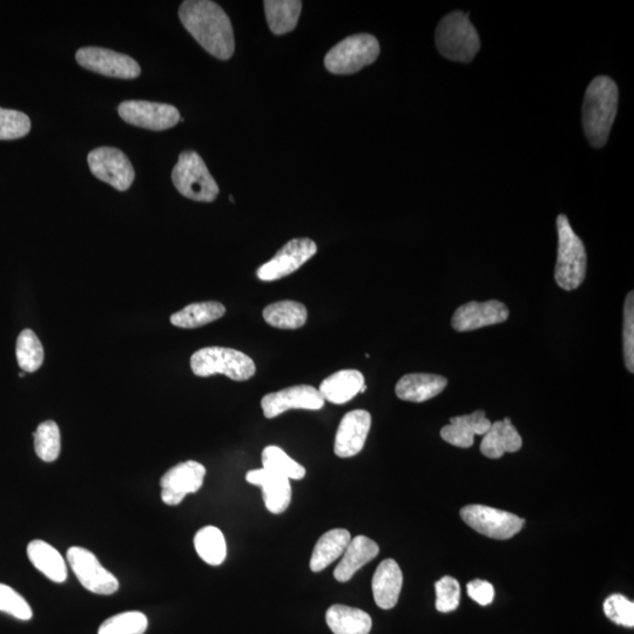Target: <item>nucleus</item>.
<instances>
[{
    "label": "nucleus",
    "mask_w": 634,
    "mask_h": 634,
    "mask_svg": "<svg viewBox=\"0 0 634 634\" xmlns=\"http://www.w3.org/2000/svg\"><path fill=\"white\" fill-rule=\"evenodd\" d=\"M380 44L372 35H355L342 40L327 53L325 65L334 74H353L376 62Z\"/></svg>",
    "instance_id": "nucleus-7"
},
{
    "label": "nucleus",
    "mask_w": 634,
    "mask_h": 634,
    "mask_svg": "<svg viewBox=\"0 0 634 634\" xmlns=\"http://www.w3.org/2000/svg\"><path fill=\"white\" fill-rule=\"evenodd\" d=\"M206 476V468L199 462L187 461L175 465L161 478V499L175 507L185 497L201 489Z\"/></svg>",
    "instance_id": "nucleus-13"
},
{
    "label": "nucleus",
    "mask_w": 634,
    "mask_h": 634,
    "mask_svg": "<svg viewBox=\"0 0 634 634\" xmlns=\"http://www.w3.org/2000/svg\"><path fill=\"white\" fill-rule=\"evenodd\" d=\"M119 116L127 124L152 131H165L180 121L177 107L152 101L128 100L118 107Z\"/></svg>",
    "instance_id": "nucleus-11"
},
{
    "label": "nucleus",
    "mask_w": 634,
    "mask_h": 634,
    "mask_svg": "<svg viewBox=\"0 0 634 634\" xmlns=\"http://www.w3.org/2000/svg\"><path fill=\"white\" fill-rule=\"evenodd\" d=\"M33 436H35V449L40 460L47 463L55 462L62 449L58 424L53 421L43 422L39 424Z\"/></svg>",
    "instance_id": "nucleus-34"
},
{
    "label": "nucleus",
    "mask_w": 634,
    "mask_h": 634,
    "mask_svg": "<svg viewBox=\"0 0 634 634\" xmlns=\"http://www.w3.org/2000/svg\"><path fill=\"white\" fill-rule=\"evenodd\" d=\"M263 469L274 472L288 478V480L300 481L306 476V469L290 458L285 451L275 445H269L262 451Z\"/></svg>",
    "instance_id": "nucleus-33"
},
{
    "label": "nucleus",
    "mask_w": 634,
    "mask_h": 634,
    "mask_svg": "<svg viewBox=\"0 0 634 634\" xmlns=\"http://www.w3.org/2000/svg\"><path fill=\"white\" fill-rule=\"evenodd\" d=\"M326 620L334 634H369L373 626L367 612L339 604L329 607Z\"/></svg>",
    "instance_id": "nucleus-25"
},
{
    "label": "nucleus",
    "mask_w": 634,
    "mask_h": 634,
    "mask_svg": "<svg viewBox=\"0 0 634 634\" xmlns=\"http://www.w3.org/2000/svg\"><path fill=\"white\" fill-rule=\"evenodd\" d=\"M491 422L483 410L471 415L453 417L449 426L441 430L443 440L455 447L467 449L474 445L475 436H484L491 428Z\"/></svg>",
    "instance_id": "nucleus-19"
},
{
    "label": "nucleus",
    "mask_w": 634,
    "mask_h": 634,
    "mask_svg": "<svg viewBox=\"0 0 634 634\" xmlns=\"http://www.w3.org/2000/svg\"><path fill=\"white\" fill-rule=\"evenodd\" d=\"M317 253V246L310 239H294L287 242L271 261L258 269L261 281H276L298 271Z\"/></svg>",
    "instance_id": "nucleus-14"
},
{
    "label": "nucleus",
    "mask_w": 634,
    "mask_h": 634,
    "mask_svg": "<svg viewBox=\"0 0 634 634\" xmlns=\"http://www.w3.org/2000/svg\"><path fill=\"white\" fill-rule=\"evenodd\" d=\"M468 595L477 604L482 606L490 605L494 602L495 589L487 580L475 579L467 586Z\"/></svg>",
    "instance_id": "nucleus-41"
},
{
    "label": "nucleus",
    "mask_w": 634,
    "mask_h": 634,
    "mask_svg": "<svg viewBox=\"0 0 634 634\" xmlns=\"http://www.w3.org/2000/svg\"><path fill=\"white\" fill-rule=\"evenodd\" d=\"M77 63L84 69L103 76L119 79H136L140 65L130 56L101 47H84L76 53Z\"/></svg>",
    "instance_id": "nucleus-12"
},
{
    "label": "nucleus",
    "mask_w": 634,
    "mask_h": 634,
    "mask_svg": "<svg viewBox=\"0 0 634 634\" xmlns=\"http://www.w3.org/2000/svg\"><path fill=\"white\" fill-rule=\"evenodd\" d=\"M350 541L352 536L346 529H334L323 534L315 544L312 558H310V570L313 572L325 570L336 559L342 557Z\"/></svg>",
    "instance_id": "nucleus-26"
},
{
    "label": "nucleus",
    "mask_w": 634,
    "mask_h": 634,
    "mask_svg": "<svg viewBox=\"0 0 634 634\" xmlns=\"http://www.w3.org/2000/svg\"><path fill=\"white\" fill-rule=\"evenodd\" d=\"M263 5H265L269 29L274 35H286L298 25L302 2H298V0H276V2L275 0H266Z\"/></svg>",
    "instance_id": "nucleus-28"
},
{
    "label": "nucleus",
    "mask_w": 634,
    "mask_h": 634,
    "mask_svg": "<svg viewBox=\"0 0 634 634\" xmlns=\"http://www.w3.org/2000/svg\"><path fill=\"white\" fill-rule=\"evenodd\" d=\"M604 612L613 623L634 626V604L623 595H612L605 600Z\"/></svg>",
    "instance_id": "nucleus-39"
},
{
    "label": "nucleus",
    "mask_w": 634,
    "mask_h": 634,
    "mask_svg": "<svg viewBox=\"0 0 634 634\" xmlns=\"http://www.w3.org/2000/svg\"><path fill=\"white\" fill-rule=\"evenodd\" d=\"M0 611L20 620H30L33 616L29 603L5 584H0Z\"/></svg>",
    "instance_id": "nucleus-38"
},
{
    "label": "nucleus",
    "mask_w": 634,
    "mask_h": 634,
    "mask_svg": "<svg viewBox=\"0 0 634 634\" xmlns=\"http://www.w3.org/2000/svg\"><path fill=\"white\" fill-rule=\"evenodd\" d=\"M90 170L94 177L125 192L136 179V172L127 155L114 147H99L87 157Z\"/></svg>",
    "instance_id": "nucleus-9"
},
{
    "label": "nucleus",
    "mask_w": 634,
    "mask_h": 634,
    "mask_svg": "<svg viewBox=\"0 0 634 634\" xmlns=\"http://www.w3.org/2000/svg\"><path fill=\"white\" fill-rule=\"evenodd\" d=\"M246 481L260 487L263 502L272 514H283L289 508L292 502V485L288 478L262 468L248 471Z\"/></svg>",
    "instance_id": "nucleus-18"
},
{
    "label": "nucleus",
    "mask_w": 634,
    "mask_h": 634,
    "mask_svg": "<svg viewBox=\"0 0 634 634\" xmlns=\"http://www.w3.org/2000/svg\"><path fill=\"white\" fill-rule=\"evenodd\" d=\"M380 548L373 539L356 536L343 552L341 562L336 566L334 577L337 582L347 583L357 571L372 562L379 555Z\"/></svg>",
    "instance_id": "nucleus-21"
},
{
    "label": "nucleus",
    "mask_w": 634,
    "mask_h": 634,
    "mask_svg": "<svg viewBox=\"0 0 634 634\" xmlns=\"http://www.w3.org/2000/svg\"><path fill=\"white\" fill-rule=\"evenodd\" d=\"M372 427V415L367 410L349 411L343 416L336 431L334 453L340 458L354 457L360 454Z\"/></svg>",
    "instance_id": "nucleus-17"
},
{
    "label": "nucleus",
    "mask_w": 634,
    "mask_h": 634,
    "mask_svg": "<svg viewBox=\"0 0 634 634\" xmlns=\"http://www.w3.org/2000/svg\"><path fill=\"white\" fill-rule=\"evenodd\" d=\"M147 626L148 620L144 613L130 611L106 619L100 625L98 634H144Z\"/></svg>",
    "instance_id": "nucleus-35"
},
{
    "label": "nucleus",
    "mask_w": 634,
    "mask_h": 634,
    "mask_svg": "<svg viewBox=\"0 0 634 634\" xmlns=\"http://www.w3.org/2000/svg\"><path fill=\"white\" fill-rule=\"evenodd\" d=\"M194 546L199 557L205 563L219 566L225 562L227 545L224 534L215 526H206L194 537Z\"/></svg>",
    "instance_id": "nucleus-31"
},
{
    "label": "nucleus",
    "mask_w": 634,
    "mask_h": 634,
    "mask_svg": "<svg viewBox=\"0 0 634 634\" xmlns=\"http://www.w3.org/2000/svg\"><path fill=\"white\" fill-rule=\"evenodd\" d=\"M436 589V609L438 612H453L460 606L461 586L457 580L450 576H445L438 580Z\"/></svg>",
    "instance_id": "nucleus-37"
},
{
    "label": "nucleus",
    "mask_w": 634,
    "mask_h": 634,
    "mask_svg": "<svg viewBox=\"0 0 634 634\" xmlns=\"http://www.w3.org/2000/svg\"><path fill=\"white\" fill-rule=\"evenodd\" d=\"M263 319L274 328L299 329L306 325L308 312L300 302L280 301L263 309Z\"/></svg>",
    "instance_id": "nucleus-30"
},
{
    "label": "nucleus",
    "mask_w": 634,
    "mask_h": 634,
    "mask_svg": "<svg viewBox=\"0 0 634 634\" xmlns=\"http://www.w3.org/2000/svg\"><path fill=\"white\" fill-rule=\"evenodd\" d=\"M226 314L222 303L215 301L192 303L171 316V323L175 327L194 329L208 325L221 319Z\"/></svg>",
    "instance_id": "nucleus-29"
},
{
    "label": "nucleus",
    "mask_w": 634,
    "mask_h": 634,
    "mask_svg": "<svg viewBox=\"0 0 634 634\" xmlns=\"http://www.w3.org/2000/svg\"><path fill=\"white\" fill-rule=\"evenodd\" d=\"M28 556L33 566L55 583L67 579L64 558L52 545L43 541H33L28 546Z\"/></svg>",
    "instance_id": "nucleus-27"
},
{
    "label": "nucleus",
    "mask_w": 634,
    "mask_h": 634,
    "mask_svg": "<svg viewBox=\"0 0 634 634\" xmlns=\"http://www.w3.org/2000/svg\"><path fill=\"white\" fill-rule=\"evenodd\" d=\"M194 375L208 377L222 374L234 381H247L255 375L256 367L251 357L232 348L207 347L191 357Z\"/></svg>",
    "instance_id": "nucleus-5"
},
{
    "label": "nucleus",
    "mask_w": 634,
    "mask_h": 634,
    "mask_svg": "<svg viewBox=\"0 0 634 634\" xmlns=\"http://www.w3.org/2000/svg\"><path fill=\"white\" fill-rule=\"evenodd\" d=\"M364 382L366 380L359 370H340V372L327 377L321 383L319 391L325 402L345 404L361 393L362 387L366 384Z\"/></svg>",
    "instance_id": "nucleus-24"
},
{
    "label": "nucleus",
    "mask_w": 634,
    "mask_h": 634,
    "mask_svg": "<svg viewBox=\"0 0 634 634\" xmlns=\"http://www.w3.org/2000/svg\"><path fill=\"white\" fill-rule=\"evenodd\" d=\"M31 120L25 113L0 107V140H16L28 136Z\"/></svg>",
    "instance_id": "nucleus-36"
},
{
    "label": "nucleus",
    "mask_w": 634,
    "mask_h": 634,
    "mask_svg": "<svg viewBox=\"0 0 634 634\" xmlns=\"http://www.w3.org/2000/svg\"><path fill=\"white\" fill-rule=\"evenodd\" d=\"M179 17L192 37L215 58L231 59L235 40L231 19L217 3L187 0L180 6Z\"/></svg>",
    "instance_id": "nucleus-1"
},
{
    "label": "nucleus",
    "mask_w": 634,
    "mask_h": 634,
    "mask_svg": "<svg viewBox=\"0 0 634 634\" xmlns=\"http://www.w3.org/2000/svg\"><path fill=\"white\" fill-rule=\"evenodd\" d=\"M16 356L18 366L26 373H35L43 366L44 348L33 330L25 329L19 334Z\"/></svg>",
    "instance_id": "nucleus-32"
},
{
    "label": "nucleus",
    "mask_w": 634,
    "mask_h": 634,
    "mask_svg": "<svg viewBox=\"0 0 634 634\" xmlns=\"http://www.w3.org/2000/svg\"><path fill=\"white\" fill-rule=\"evenodd\" d=\"M441 55L453 62L470 63L481 49V40L468 15L460 11L445 16L436 29Z\"/></svg>",
    "instance_id": "nucleus-4"
},
{
    "label": "nucleus",
    "mask_w": 634,
    "mask_h": 634,
    "mask_svg": "<svg viewBox=\"0 0 634 634\" xmlns=\"http://www.w3.org/2000/svg\"><path fill=\"white\" fill-rule=\"evenodd\" d=\"M448 380L435 374H408L396 384V395L402 401L422 403L440 395Z\"/></svg>",
    "instance_id": "nucleus-22"
},
{
    "label": "nucleus",
    "mask_w": 634,
    "mask_h": 634,
    "mask_svg": "<svg viewBox=\"0 0 634 634\" xmlns=\"http://www.w3.org/2000/svg\"><path fill=\"white\" fill-rule=\"evenodd\" d=\"M634 298L633 292L627 295L624 307V357L626 368L634 372Z\"/></svg>",
    "instance_id": "nucleus-40"
},
{
    "label": "nucleus",
    "mask_w": 634,
    "mask_h": 634,
    "mask_svg": "<svg viewBox=\"0 0 634 634\" xmlns=\"http://www.w3.org/2000/svg\"><path fill=\"white\" fill-rule=\"evenodd\" d=\"M175 188L184 197L199 201L212 202L220 193L217 181L198 153L187 151L179 155L177 165L172 172Z\"/></svg>",
    "instance_id": "nucleus-6"
},
{
    "label": "nucleus",
    "mask_w": 634,
    "mask_h": 634,
    "mask_svg": "<svg viewBox=\"0 0 634 634\" xmlns=\"http://www.w3.org/2000/svg\"><path fill=\"white\" fill-rule=\"evenodd\" d=\"M67 561L86 590L103 596L113 595L119 590L118 579L100 564L91 551L73 546L67 551Z\"/></svg>",
    "instance_id": "nucleus-10"
},
{
    "label": "nucleus",
    "mask_w": 634,
    "mask_h": 634,
    "mask_svg": "<svg viewBox=\"0 0 634 634\" xmlns=\"http://www.w3.org/2000/svg\"><path fill=\"white\" fill-rule=\"evenodd\" d=\"M323 406L325 400L322 399L320 391L307 384L276 391L261 400L263 415L266 418L278 417L292 409L320 410Z\"/></svg>",
    "instance_id": "nucleus-15"
},
{
    "label": "nucleus",
    "mask_w": 634,
    "mask_h": 634,
    "mask_svg": "<svg viewBox=\"0 0 634 634\" xmlns=\"http://www.w3.org/2000/svg\"><path fill=\"white\" fill-rule=\"evenodd\" d=\"M523 440L510 418L491 424L481 443V453L485 457L497 460L505 453H517L521 450Z\"/></svg>",
    "instance_id": "nucleus-23"
},
{
    "label": "nucleus",
    "mask_w": 634,
    "mask_h": 634,
    "mask_svg": "<svg viewBox=\"0 0 634 634\" xmlns=\"http://www.w3.org/2000/svg\"><path fill=\"white\" fill-rule=\"evenodd\" d=\"M558 255L555 271L557 285L564 290H575L585 280L588 256L583 241L573 232L568 217L557 218Z\"/></svg>",
    "instance_id": "nucleus-3"
},
{
    "label": "nucleus",
    "mask_w": 634,
    "mask_h": 634,
    "mask_svg": "<svg viewBox=\"0 0 634 634\" xmlns=\"http://www.w3.org/2000/svg\"><path fill=\"white\" fill-rule=\"evenodd\" d=\"M618 86L609 77H597L586 90L583 104V127L589 143L602 148L609 140L618 112Z\"/></svg>",
    "instance_id": "nucleus-2"
},
{
    "label": "nucleus",
    "mask_w": 634,
    "mask_h": 634,
    "mask_svg": "<svg viewBox=\"0 0 634 634\" xmlns=\"http://www.w3.org/2000/svg\"><path fill=\"white\" fill-rule=\"evenodd\" d=\"M24 376H25V374H23V373H22V374H19V377H24Z\"/></svg>",
    "instance_id": "nucleus-42"
},
{
    "label": "nucleus",
    "mask_w": 634,
    "mask_h": 634,
    "mask_svg": "<svg viewBox=\"0 0 634 634\" xmlns=\"http://www.w3.org/2000/svg\"><path fill=\"white\" fill-rule=\"evenodd\" d=\"M461 517L470 528L481 535L494 539H510L523 529L525 521L510 512L485 505H467L461 510Z\"/></svg>",
    "instance_id": "nucleus-8"
},
{
    "label": "nucleus",
    "mask_w": 634,
    "mask_h": 634,
    "mask_svg": "<svg viewBox=\"0 0 634 634\" xmlns=\"http://www.w3.org/2000/svg\"><path fill=\"white\" fill-rule=\"evenodd\" d=\"M403 585L402 570L394 559H386L375 571L373 577V595L377 606L390 610L399 602Z\"/></svg>",
    "instance_id": "nucleus-20"
},
{
    "label": "nucleus",
    "mask_w": 634,
    "mask_h": 634,
    "mask_svg": "<svg viewBox=\"0 0 634 634\" xmlns=\"http://www.w3.org/2000/svg\"><path fill=\"white\" fill-rule=\"evenodd\" d=\"M509 314V308L501 301H472L457 308L451 326L457 332H472L503 323L509 319Z\"/></svg>",
    "instance_id": "nucleus-16"
}]
</instances>
